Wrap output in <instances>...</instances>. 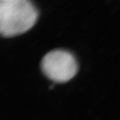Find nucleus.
<instances>
[{
    "label": "nucleus",
    "instance_id": "f257e3e1",
    "mask_svg": "<svg viewBox=\"0 0 120 120\" xmlns=\"http://www.w3.org/2000/svg\"><path fill=\"white\" fill-rule=\"evenodd\" d=\"M38 16V10L30 1L1 0L0 33L4 37L23 33L34 25Z\"/></svg>",
    "mask_w": 120,
    "mask_h": 120
},
{
    "label": "nucleus",
    "instance_id": "f03ea898",
    "mask_svg": "<svg viewBox=\"0 0 120 120\" xmlns=\"http://www.w3.org/2000/svg\"><path fill=\"white\" fill-rule=\"evenodd\" d=\"M41 68L49 79L56 82L69 80L78 71L74 56L62 49L53 50L46 53L41 60Z\"/></svg>",
    "mask_w": 120,
    "mask_h": 120
}]
</instances>
